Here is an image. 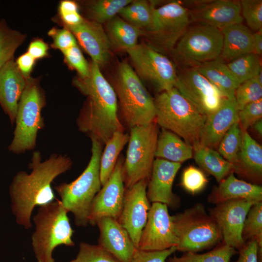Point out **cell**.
<instances>
[{
    "label": "cell",
    "mask_w": 262,
    "mask_h": 262,
    "mask_svg": "<svg viewBox=\"0 0 262 262\" xmlns=\"http://www.w3.org/2000/svg\"><path fill=\"white\" fill-rule=\"evenodd\" d=\"M256 202L237 199L216 204L209 210V214L218 224L222 242L238 251L246 242L242 237L244 222L251 207Z\"/></svg>",
    "instance_id": "cell-15"
},
{
    "label": "cell",
    "mask_w": 262,
    "mask_h": 262,
    "mask_svg": "<svg viewBox=\"0 0 262 262\" xmlns=\"http://www.w3.org/2000/svg\"><path fill=\"white\" fill-rule=\"evenodd\" d=\"M253 53L260 57L262 54V29L253 33Z\"/></svg>",
    "instance_id": "cell-51"
},
{
    "label": "cell",
    "mask_w": 262,
    "mask_h": 262,
    "mask_svg": "<svg viewBox=\"0 0 262 262\" xmlns=\"http://www.w3.org/2000/svg\"><path fill=\"white\" fill-rule=\"evenodd\" d=\"M89 76L77 77L73 84L87 97L76 119L79 131L103 146L117 131L125 132L118 114V102L115 90L93 61Z\"/></svg>",
    "instance_id": "cell-2"
},
{
    "label": "cell",
    "mask_w": 262,
    "mask_h": 262,
    "mask_svg": "<svg viewBox=\"0 0 262 262\" xmlns=\"http://www.w3.org/2000/svg\"><path fill=\"white\" fill-rule=\"evenodd\" d=\"M113 87L118 100L120 116L130 129L155 121L154 99L127 62L119 64Z\"/></svg>",
    "instance_id": "cell-6"
},
{
    "label": "cell",
    "mask_w": 262,
    "mask_h": 262,
    "mask_svg": "<svg viewBox=\"0 0 262 262\" xmlns=\"http://www.w3.org/2000/svg\"><path fill=\"white\" fill-rule=\"evenodd\" d=\"M229 99H235L234 92L240 85L220 57L195 67Z\"/></svg>",
    "instance_id": "cell-27"
},
{
    "label": "cell",
    "mask_w": 262,
    "mask_h": 262,
    "mask_svg": "<svg viewBox=\"0 0 262 262\" xmlns=\"http://www.w3.org/2000/svg\"><path fill=\"white\" fill-rule=\"evenodd\" d=\"M35 60L27 52L20 56L16 61L18 69L22 75L27 78L30 77L29 75L33 68Z\"/></svg>",
    "instance_id": "cell-49"
},
{
    "label": "cell",
    "mask_w": 262,
    "mask_h": 262,
    "mask_svg": "<svg viewBox=\"0 0 262 262\" xmlns=\"http://www.w3.org/2000/svg\"><path fill=\"white\" fill-rule=\"evenodd\" d=\"M48 34L51 37L53 43L51 46L62 51L77 46V40L71 32L67 28L51 29Z\"/></svg>",
    "instance_id": "cell-45"
},
{
    "label": "cell",
    "mask_w": 262,
    "mask_h": 262,
    "mask_svg": "<svg viewBox=\"0 0 262 262\" xmlns=\"http://www.w3.org/2000/svg\"><path fill=\"white\" fill-rule=\"evenodd\" d=\"M96 225L99 231L98 245L120 262H130L138 248L119 221L105 217L99 219Z\"/></svg>",
    "instance_id": "cell-21"
},
{
    "label": "cell",
    "mask_w": 262,
    "mask_h": 262,
    "mask_svg": "<svg viewBox=\"0 0 262 262\" xmlns=\"http://www.w3.org/2000/svg\"><path fill=\"white\" fill-rule=\"evenodd\" d=\"M234 98L239 111L247 104L262 98V84L256 77L242 82L235 91Z\"/></svg>",
    "instance_id": "cell-39"
},
{
    "label": "cell",
    "mask_w": 262,
    "mask_h": 262,
    "mask_svg": "<svg viewBox=\"0 0 262 262\" xmlns=\"http://www.w3.org/2000/svg\"><path fill=\"white\" fill-rule=\"evenodd\" d=\"M194 149L173 132L162 129L158 134L155 157L181 164L192 158Z\"/></svg>",
    "instance_id": "cell-28"
},
{
    "label": "cell",
    "mask_w": 262,
    "mask_h": 262,
    "mask_svg": "<svg viewBox=\"0 0 262 262\" xmlns=\"http://www.w3.org/2000/svg\"><path fill=\"white\" fill-rule=\"evenodd\" d=\"M154 102L157 125L176 134L193 149L201 145L207 116L176 87L160 92Z\"/></svg>",
    "instance_id": "cell-3"
},
{
    "label": "cell",
    "mask_w": 262,
    "mask_h": 262,
    "mask_svg": "<svg viewBox=\"0 0 262 262\" xmlns=\"http://www.w3.org/2000/svg\"><path fill=\"white\" fill-rule=\"evenodd\" d=\"M241 13L248 26L256 32L262 29V0H242Z\"/></svg>",
    "instance_id": "cell-41"
},
{
    "label": "cell",
    "mask_w": 262,
    "mask_h": 262,
    "mask_svg": "<svg viewBox=\"0 0 262 262\" xmlns=\"http://www.w3.org/2000/svg\"><path fill=\"white\" fill-rule=\"evenodd\" d=\"M257 241L251 240L246 242L238 251L239 257L234 262H262V255L259 253Z\"/></svg>",
    "instance_id": "cell-47"
},
{
    "label": "cell",
    "mask_w": 262,
    "mask_h": 262,
    "mask_svg": "<svg viewBox=\"0 0 262 262\" xmlns=\"http://www.w3.org/2000/svg\"><path fill=\"white\" fill-rule=\"evenodd\" d=\"M237 199L262 201V187L238 179L231 173L213 188L208 197V202L215 204Z\"/></svg>",
    "instance_id": "cell-24"
},
{
    "label": "cell",
    "mask_w": 262,
    "mask_h": 262,
    "mask_svg": "<svg viewBox=\"0 0 262 262\" xmlns=\"http://www.w3.org/2000/svg\"><path fill=\"white\" fill-rule=\"evenodd\" d=\"M68 212L57 198L39 206L33 216L35 229L31 236L32 248L37 262H55L52 253L58 246H74V233Z\"/></svg>",
    "instance_id": "cell-5"
},
{
    "label": "cell",
    "mask_w": 262,
    "mask_h": 262,
    "mask_svg": "<svg viewBox=\"0 0 262 262\" xmlns=\"http://www.w3.org/2000/svg\"><path fill=\"white\" fill-rule=\"evenodd\" d=\"M190 22L188 9L179 1L156 7L150 26L143 31L145 43L164 54L171 53Z\"/></svg>",
    "instance_id": "cell-10"
},
{
    "label": "cell",
    "mask_w": 262,
    "mask_h": 262,
    "mask_svg": "<svg viewBox=\"0 0 262 262\" xmlns=\"http://www.w3.org/2000/svg\"><path fill=\"white\" fill-rule=\"evenodd\" d=\"M90 139L91 156L84 171L74 180L54 187L64 207L73 214L75 224L78 227L89 224L92 202L102 187L100 160L103 145L93 138Z\"/></svg>",
    "instance_id": "cell-4"
},
{
    "label": "cell",
    "mask_w": 262,
    "mask_h": 262,
    "mask_svg": "<svg viewBox=\"0 0 262 262\" xmlns=\"http://www.w3.org/2000/svg\"><path fill=\"white\" fill-rule=\"evenodd\" d=\"M59 12L60 15L78 12V5L74 1L63 0L60 3Z\"/></svg>",
    "instance_id": "cell-50"
},
{
    "label": "cell",
    "mask_w": 262,
    "mask_h": 262,
    "mask_svg": "<svg viewBox=\"0 0 262 262\" xmlns=\"http://www.w3.org/2000/svg\"><path fill=\"white\" fill-rule=\"evenodd\" d=\"M124 159L119 157L109 179L94 197L92 202L88 223L96 225L103 217H111L118 220L123 208L125 187L123 179Z\"/></svg>",
    "instance_id": "cell-16"
},
{
    "label": "cell",
    "mask_w": 262,
    "mask_h": 262,
    "mask_svg": "<svg viewBox=\"0 0 262 262\" xmlns=\"http://www.w3.org/2000/svg\"><path fill=\"white\" fill-rule=\"evenodd\" d=\"M177 251L176 246L161 251H146L137 249L130 262H166Z\"/></svg>",
    "instance_id": "cell-46"
},
{
    "label": "cell",
    "mask_w": 262,
    "mask_h": 262,
    "mask_svg": "<svg viewBox=\"0 0 262 262\" xmlns=\"http://www.w3.org/2000/svg\"><path fill=\"white\" fill-rule=\"evenodd\" d=\"M242 133L239 122L235 123L225 133L217 147V152L233 165L237 162L240 149Z\"/></svg>",
    "instance_id": "cell-37"
},
{
    "label": "cell",
    "mask_w": 262,
    "mask_h": 262,
    "mask_svg": "<svg viewBox=\"0 0 262 262\" xmlns=\"http://www.w3.org/2000/svg\"><path fill=\"white\" fill-rule=\"evenodd\" d=\"M167 206L153 202L151 205L148 218L144 228L138 249L146 251H161L177 246L172 216Z\"/></svg>",
    "instance_id": "cell-14"
},
{
    "label": "cell",
    "mask_w": 262,
    "mask_h": 262,
    "mask_svg": "<svg viewBox=\"0 0 262 262\" xmlns=\"http://www.w3.org/2000/svg\"><path fill=\"white\" fill-rule=\"evenodd\" d=\"M238 113L235 99L225 98L219 109L207 116L201 145L213 149L217 148L231 126L239 122Z\"/></svg>",
    "instance_id": "cell-23"
},
{
    "label": "cell",
    "mask_w": 262,
    "mask_h": 262,
    "mask_svg": "<svg viewBox=\"0 0 262 262\" xmlns=\"http://www.w3.org/2000/svg\"><path fill=\"white\" fill-rule=\"evenodd\" d=\"M172 216L178 241L177 251L197 252L215 247L222 241L218 224L201 203Z\"/></svg>",
    "instance_id": "cell-7"
},
{
    "label": "cell",
    "mask_w": 262,
    "mask_h": 262,
    "mask_svg": "<svg viewBox=\"0 0 262 262\" xmlns=\"http://www.w3.org/2000/svg\"><path fill=\"white\" fill-rule=\"evenodd\" d=\"M236 253L235 249L222 241L209 252L202 254L186 252L180 257H168L166 262H229Z\"/></svg>",
    "instance_id": "cell-34"
},
{
    "label": "cell",
    "mask_w": 262,
    "mask_h": 262,
    "mask_svg": "<svg viewBox=\"0 0 262 262\" xmlns=\"http://www.w3.org/2000/svg\"><path fill=\"white\" fill-rule=\"evenodd\" d=\"M208 180L204 172L199 168L190 165L182 173L181 185L188 192L195 194L206 186Z\"/></svg>",
    "instance_id": "cell-42"
},
{
    "label": "cell",
    "mask_w": 262,
    "mask_h": 262,
    "mask_svg": "<svg viewBox=\"0 0 262 262\" xmlns=\"http://www.w3.org/2000/svg\"><path fill=\"white\" fill-rule=\"evenodd\" d=\"M139 77L161 92L175 87L177 72L174 64L164 54L146 43L126 51Z\"/></svg>",
    "instance_id": "cell-12"
},
{
    "label": "cell",
    "mask_w": 262,
    "mask_h": 262,
    "mask_svg": "<svg viewBox=\"0 0 262 262\" xmlns=\"http://www.w3.org/2000/svg\"><path fill=\"white\" fill-rule=\"evenodd\" d=\"M191 22L209 25L220 30L242 23L240 1L234 0H207L193 9H188Z\"/></svg>",
    "instance_id": "cell-18"
},
{
    "label": "cell",
    "mask_w": 262,
    "mask_h": 262,
    "mask_svg": "<svg viewBox=\"0 0 262 262\" xmlns=\"http://www.w3.org/2000/svg\"><path fill=\"white\" fill-rule=\"evenodd\" d=\"M181 164L156 158L148 180L147 196L150 202H159L176 208L180 200L172 192L173 183Z\"/></svg>",
    "instance_id": "cell-19"
},
{
    "label": "cell",
    "mask_w": 262,
    "mask_h": 262,
    "mask_svg": "<svg viewBox=\"0 0 262 262\" xmlns=\"http://www.w3.org/2000/svg\"><path fill=\"white\" fill-rule=\"evenodd\" d=\"M72 164L71 158L66 155L52 154L43 161L41 153L33 151L29 164L31 172H18L9 186L11 210L17 224L26 229L32 228L34 208L56 199L51 183L69 170Z\"/></svg>",
    "instance_id": "cell-1"
},
{
    "label": "cell",
    "mask_w": 262,
    "mask_h": 262,
    "mask_svg": "<svg viewBox=\"0 0 262 262\" xmlns=\"http://www.w3.org/2000/svg\"><path fill=\"white\" fill-rule=\"evenodd\" d=\"M175 87L207 116L219 109L226 98L196 67L177 73Z\"/></svg>",
    "instance_id": "cell-13"
},
{
    "label": "cell",
    "mask_w": 262,
    "mask_h": 262,
    "mask_svg": "<svg viewBox=\"0 0 262 262\" xmlns=\"http://www.w3.org/2000/svg\"><path fill=\"white\" fill-rule=\"evenodd\" d=\"M45 104L40 85L29 77L18 103L14 136L8 147L10 152L19 154L34 149L38 133L45 127L41 112Z\"/></svg>",
    "instance_id": "cell-8"
},
{
    "label": "cell",
    "mask_w": 262,
    "mask_h": 262,
    "mask_svg": "<svg viewBox=\"0 0 262 262\" xmlns=\"http://www.w3.org/2000/svg\"><path fill=\"white\" fill-rule=\"evenodd\" d=\"M105 32L111 45L125 51L135 47L143 35L142 30L117 15L106 23Z\"/></svg>",
    "instance_id": "cell-29"
},
{
    "label": "cell",
    "mask_w": 262,
    "mask_h": 262,
    "mask_svg": "<svg viewBox=\"0 0 262 262\" xmlns=\"http://www.w3.org/2000/svg\"><path fill=\"white\" fill-rule=\"evenodd\" d=\"M148 181L143 180L125 189L122 210L118 220L137 248L151 207L147 196Z\"/></svg>",
    "instance_id": "cell-17"
},
{
    "label": "cell",
    "mask_w": 262,
    "mask_h": 262,
    "mask_svg": "<svg viewBox=\"0 0 262 262\" xmlns=\"http://www.w3.org/2000/svg\"><path fill=\"white\" fill-rule=\"evenodd\" d=\"M25 34L10 28L6 21L0 20V68L10 60L26 39Z\"/></svg>",
    "instance_id": "cell-35"
},
{
    "label": "cell",
    "mask_w": 262,
    "mask_h": 262,
    "mask_svg": "<svg viewBox=\"0 0 262 262\" xmlns=\"http://www.w3.org/2000/svg\"><path fill=\"white\" fill-rule=\"evenodd\" d=\"M223 36L220 58L230 62L244 55L253 53V33L246 26L240 24L231 25L221 29Z\"/></svg>",
    "instance_id": "cell-26"
},
{
    "label": "cell",
    "mask_w": 262,
    "mask_h": 262,
    "mask_svg": "<svg viewBox=\"0 0 262 262\" xmlns=\"http://www.w3.org/2000/svg\"><path fill=\"white\" fill-rule=\"evenodd\" d=\"M233 172L255 184L259 185L262 181V147L247 131H242L241 146Z\"/></svg>",
    "instance_id": "cell-25"
},
{
    "label": "cell",
    "mask_w": 262,
    "mask_h": 262,
    "mask_svg": "<svg viewBox=\"0 0 262 262\" xmlns=\"http://www.w3.org/2000/svg\"><path fill=\"white\" fill-rule=\"evenodd\" d=\"M65 62L78 72L79 77L85 78L89 76L90 64L84 57L81 50L77 45L62 51Z\"/></svg>",
    "instance_id": "cell-43"
},
{
    "label": "cell",
    "mask_w": 262,
    "mask_h": 262,
    "mask_svg": "<svg viewBox=\"0 0 262 262\" xmlns=\"http://www.w3.org/2000/svg\"><path fill=\"white\" fill-rule=\"evenodd\" d=\"M193 155L200 167L213 176L218 183L233 173V165L213 148L200 145L194 148Z\"/></svg>",
    "instance_id": "cell-30"
},
{
    "label": "cell",
    "mask_w": 262,
    "mask_h": 262,
    "mask_svg": "<svg viewBox=\"0 0 262 262\" xmlns=\"http://www.w3.org/2000/svg\"><path fill=\"white\" fill-rule=\"evenodd\" d=\"M29 78L20 72L14 59L0 68V105L12 125Z\"/></svg>",
    "instance_id": "cell-22"
},
{
    "label": "cell",
    "mask_w": 262,
    "mask_h": 262,
    "mask_svg": "<svg viewBox=\"0 0 262 262\" xmlns=\"http://www.w3.org/2000/svg\"><path fill=\"white\" fill-rule=\"evenodd\" d=\"M158 134V125L155 121L130 129L122 167L125 189L141 180H149L155 160Z\"/></svg>",
    "instance_id": "cell-9"
},
{
    "label": "cell",
    "mask_w": 262,
    "mask_h": 262,
    "mask_svg": "<svg viewBox=\"0 0 262 262\" xmlns=\"http://www.w3.org/2000/svg\"><path fill=\"white\" fill-rule=\"evenodd\" d=\"M73 34L92 61L103 66L110 58L111 44L101 24L84 18L73 26H65Z\"/></svg>",
    "instance_id": "cell-20"
},
{
    "label": "cell",
    "mask_w": 262,
    "mask_h": 262,
    "mask_svg": "<svg viewBox=\"0 0 262 262\" xmlns=\"http://www.w3.org/2000/svg\"><path fill=\"white\" fill-rule=\"evenodd\" d=\"M69 262H76V261H75V260L74 259V260H71V261Z\"/></svg>",
    "instance_id": "cell-53"
},
{
    "label": "cell",
    "mask_w": 262,
    "mask_h": 262,
    "mask_svg": "<svg viewBox=\"0 0 262 262\" xmlns=\"http://www.w3.org/2000/svg\"><path fill=\"white\" fill-rule=\"evenodd\" d=\"M48 49L47 44L41 39H37L30 44L27 52L36 60L46 56Z\"/></svg>",
    "instance_id": "cell-48"
},
{
    "label": "cell",
    "mask_w": 262,
    "mask_h": 262,
    "mask_svg": "<svg viewBox=\"0 0 262 262\" xmlns=\"http://www.w3.org/2000/svg\"><path fill=\"white\" fill-rule=\"evenodd\" d=\"M227 65L240 84L255 77L262 69L260 57L250 53L229 62Z\"/></svg>",
    "instance_id": "cell-36"
},
{
    "label": "cell",
    "mask_w": 262,
    "mask_h": 262,
    "mask_svg": "<svg viewBox=\"0 0 262 262\" xmlns=\"http://www.w3.org/2000/svg\"><path fill=\"white\" fill-rule=\"evenodd\" d=\"M242 237L245 242L256 240L262 249V201L255 203L250 208L244 222Z\"/></svg>",
    "instance_id": "cell-38"
},
{
    "label": "cell",
    "mask_w": 262,
    "mask_h": 262,
    "mask_svg": "<svg viewBox=\"0 0 262 262\" xmlns=\"http://www.w3.org/2000/svg\"><path fill=\"white\" fill-rule=\"evenodd\" d=\"M157 2L146 0H132L123 8L118 14L124 20L143 31L151 23Z\"/></svg>",
    "instance_id": "cell-32"
},
{
    "label": "cell",
    "mask_w": 262,
    "mask_h": 262,
    "mask_svg": "<svg viewBox=\"0 0 262 262\" xmlns=\"http://www.w3.org/2000/svg\"><path fill=\"white\" fill-rule=\"evenodd\" d=\"M129 134L125 132L117 131L104 145L100 160V179L103 185L111 175L119 154L128 143Z\"/></svg>",
    "instance_id": "cell-31"
},
{
    "label": "cell",
    "mask_w": 262,
    "mask_h": 262,
    "mask_svg": "<svg viewBox=\"0 0 262 262\" xmlns=\"http://www.w3.org/2000/svg\"><path fill=\"white\" fill-rule=\"evenodd\" d=\"M223 44L221 30L198 24L187 29L171 54L178 65L195 67L219 58Z\"/></svg>",
    "instance_id": "cell-11"
},
{
    "label": "cell",
    "mask_w": 262,
    "mask_h": 262,
    "mask_svg": "<svg viewBox=\"0 0 262 262\" xmlns=\"http://www.w3.org/2000/svg\"><path fill=\"white\" fill-rule=\"evenodd\" d=\"M132 0H96L86 2L84 10L86 19L100 24L106 23Z\"/></svg>",
    "instance_id": "cell-33"
},
{
    "label": "cell",
    "mask_w": 262,
    "mask_h": 262,
    "mask_svg": "<svg viewBox=\"0 0 262 262\" xmlns=\"http://www.w3.org/2000/svg\"><path fill=\"white\" fill-rule=\"evenodd\" d=\"M76 262H120L99 245L85 242L79 244Z\"/></svg>",
    "instance_id": "cell-40"
},
{
    "label": "cell",
    "mask_w": 262,
    "mask_h": 262,
    "mask_svg": "<svg viewBox=\"0 0 262 262\" xmlns=\"http://www.w3.org/2000/svg\"><path fill=\"white\" fill-rule=\"evenodd\" d=\"M252 127H253L254 131L261 136L262 135V120L261 119L255 123H254Z\"/></svg>",
    "instance_id": "cell-52"
},
{
    "label": "cell",
    "mask_w": 262,
    "mask_h": 262,
    "mask_svg": "<svg viewBox=\"0 0 262 262\" xmlns=\"http://www.w3.org/2000/svg\"><path fill=\"white\" fill-rule=\"evenodd\" d=\"M239 124L242 131L247 129L262 117V98L245 106L238 113Z\"/></svg>",
    "instance_id": "cell-44"
}]
</instances>
